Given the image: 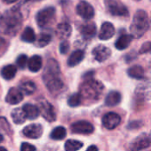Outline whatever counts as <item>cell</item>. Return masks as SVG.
<instances>
[{"mask_svg": "<svg viewBox=\"0 0 151 151\" xmlns=\"http://www.w3.org/2000/svg\"><path fill=\"white\" fill-rule=\"evenodd\" d=\"M135 1H140V0H135Z\"/></svg>", "mask_w": 151, "mask_h": 151, "instance_id": "b9f144b4", "label": "cell"}, {"mask_svg": "<svg viewBox=\"0 0 151 151\" xmlns=\"http://www.w3.org/2000/svg\"><path fill=\"white\" fill-rule=\"evenodd\" d=\"M42 79L44 84L51 94L57 95L63 90L64 82L60 78L59 65L55 59L50 58L47 61L42 74Z\"/></svg>", "mask_w": 151, "mask_h": 151, "instance_id": "6da1fadb", "label": "cell"}, {"mask_svg": "<svg viewBox=\"0 0 151 151\" xmlns=\"http://www.w3.org/2000/svg\"><path fill=\"white\" fill-rule=\"evenodd\" d=\"M121 121V118L119 114L115 112H109L106 113L103 117V125L105 128L109 130H112L116 128Z\"/></svg>", "mask_w": 151, "mask_h": 151, "instance_id": "8fae6325", "label": "cell"}, {"mask_svg": "<svg viewBox=\"0 0 151 151\" xmlns=\"http://www.w3.org/2000/svg\"><path fill=\"white\" fill-rule=\"evenodd\" d=\"M19 90L24 93L25 95H32L35 92L36 90V86L33 81H25L20 84Z\"/></svg>", "mask_w": 151, "mask_h": 151, "instance_id": "4316f807", "label": "cell"}, {"mask_svg": "<svg viewBox=\"0 0 151 151\" xmlns=\"http://www.w3.org/2000/svg\"><path fill=\"white\" fill-rule=\"evenodd\" d=\"M92 54L96 61L104 62L111 57V51L108 47H106L104 45H98L93 49Z\"/></svg>", "mask_w": 151, "mask_h": 151, "instance_id": "4fadbf2b", "label": "cell"}, {"mask_svg": "<svg viewBox=\"0 0 151 151\" xmlns=\"http://www.w3.org/2000/svg\"><path fill=\"white\" fill-rule=\"evenodd\" d=\"M17 65L20 68V69H24L26 67V65L27 64V57L26 55H20L17 60H16Z\"/></svg>", "mask_w": 151, "mask_h": 151, "instance_id": "d6a6232c", "label": "cell"}, {"mask_svg": "<svg viewBox=\"0 0 151 151\" xmlns=\"http://www.w3.org/2000/svg\"><path fill=\"white\" fill-rule=\"evenodd\" d=\"M87 151H98V149L95 146V145H91L88 148Z\"/></svg>", "mask_w": 151, "mask_h": 151, "instance_id": "74e56055", "label": "cell"}, {"mask_svg": "<svg viewBox=\"0 0 151 151\" xmlns=\"http://www.w3.org/2000/svg\"><path fill=\"white\" fill-rule=\"evenodd\" d=\"M127 73L131 78L137 79V80H142V79H144L145 77L144 69L140 65H134L130 67L127 70Z\"/></svg>", "mask_w": 151, "mask_h": 151, "instance_id": "cb8c5ba5", "label": "cell"}, {"mask_svg": "<svg viewBox=\"0 0 151 151\" xmlns=\"http://www.w3.org/2000/svg\"><path fill=\"white\" fill-rule=\"evenodd\" d=\"M0 151H7V150L4 147H0Z\"/></svg>", "mask_w": 151, "mask_h": 151, "instance_id": "ab89813d", "label": "cell"}, {"mask_svg": "<svg viewBox=\"0 0 151 151\" xmlns=\"http://www.w3.org/2000/svg\"><path fill=\"white\" fill-rule=\"evenodd\" d=\"M69 49H70V44L66 41L61 42L60 45H59V51H60L61 54H66L68 52Z\"/></svg>", "mask_w": 151, "mask_h": 151, "instance_id": "836d02e7", "label": "cell"}, {"mask_svg": "<svg viewBox=\"0 0 151 151\" xmlns=\"http://www.w3.org/2000/svg\"><path fill=\"white\" fill-rule=\"evenodd\" d=\"M23 16L17 6L6 11L0 19V32L6 35H15L21 25Z\"/></svg>", "mask_w": 151, "mask_h": 151, "instance_id": "7a4b0ae2", "label": "cell"}, {"mask_svg": "<svg viewBox=\"0 0 151 151\" xmlns=\"http://www.w3.org/2000/svg\"><path fill=\"white\" fill-rule=\"evenodd\" d=\"M133 38L134 37L132 36V35H122L117 40V42L115 43V47L119 50H125L130 45V43L133 41Z\"/></svg>", "mask_w": 151, "mask_h": 151, "instance_id": "ffe728a7", "label": "cell"}, {"mask_svg": "<svg viewBox=\"0 0 151 151\" xmlns=\"http://www.w3.org/2000/svg\"><path fill=\"white\" fill-rule=\"evenodd\" d=\"M150 146V137L148 134H142L129 145V151H140Z\"/></svg>", "mask_w": 151, "mask_h": 151, "instance_id": "ba28073f", "label": "cell"}, {"mask_svg": "<svg viewBox=\"0 0 151 151\" xmlns=\"http://www.w3.org/2000/svg\"><path fill=\"white\" fill-rule=\"evenodd\" d=\"M22 100H23V93L19 88H10L5 97L6 103L12 104V105L19 104Z\"/></svg>", "mask_w": 151, "mask_h": 151, "instance_id": "5bb4252c", "label": "cell"}, {"mask_svg": "<svg viewBox=\"0 0 151 151\" xmlns=\"http://www.w3.org/2000/svg\"><path fill=\"white\" fill-rule=\"evenodd\" d=\"M105 5L107 10L110 12L111 14L114 16H120V17H127L129 12L123 3L120 0H104Z\"/></svg>", "mask_w": 151, "mask_h": 151, "instance_id": "8992f818", "label": "cell"}, {"mask_svg": "<svg viewBox=\"0 0 151 151\" xmlns=\"http://www.w3.org/2000/svg\"><path fill=\"white\" fill-rule=\"evenodd\" d=\"M121 94L119 92L111 91L105 98V104L110 107L116 106L121 102Z\"/></svg>", "mask_w": 151, "mask_h": 151, "instance_id": "44dd1931", "label": "cell"}, {"mask_svg": "<svg viewBox=\"0 0 151 151\" xmlns=\"http://www.w3.org/2000/svg\"><path fill=\"white\" fill-rule=\"evenodd\" d=\"M51 41V35L49 33H42L37 40L36 46L38 47H45Z\"/></svg>", "mask_w": 151, "mask_h": 151, "instance_id": "f546056e", "label": "cell"}, {"mask_svg": "<svg viewBox=\"0 0 151 151\" xmlns=\"http://www.w3.org/2000/svg\"><path fill=\"white\" fill-rule=\"evenodd\" d=\"M83 146V143L75 141V140H68L65 143V151H77L81 150Z\"/></svg>", "mask_w": 151, "mask_h": 151, "instance_id": "f1b7e54d", "label": "cell"}, {"mask_svg": "<svg viewBox=\"0 0 151 151\" xmlns=\"http://www.w3.org/2000/svg\"><path fill=\"white\" fill-rule=\"evenodd\" d=\"M76 12L84 19H91L95 15V10L93 6L84 0L79 2L76 6Z\"/></svg>", "mask_w": 151, "mask_h": 151, "instance_id": "9c48e42d", "label": "cell"}, {"mask_svg": "<svg viewBox=\"0 0 151 151\" xmlns=\"http://www.w3.org/2000/svg\"><path fill=\"white\" fill-rule=\"evenodd\" d=\"M150 50V42H147L146 43H144L142 48H141V50H140V53H146V52H149Z\"/></svg>", "mask_w": 151, "mask_h": 151, "instance_id": "d590c367", "label": "cell"}, {"mask_svg": "<svg viewBox=\"0 0 151 151\" xmlns=\"http://www.w3.org/2000/svg\"><path fill=\"white\" fill-rule=\"evenodd\" d=\"M43 128L40 124H30L24 127L22 133L29 139H38L42 136Z\"/></svg>", "mask_w": 151, "mask_h": 151, "instance_id": "7c38bea8", "label": "cell"}, {"mask_svg": "<svg viewBox=\"0 0 151 151\" xmlns=\"http://www.w3.org/2000/svg\"><path fill=\"white\" fill-rule=\"evenodd\" d=\"M3 141H4V137H3L2 134H0V142H2Z\"/></svg>", "mask_w": 151, "mask_h": 151, "instance_id": "60d3db41", "label": "cell"}, {"mask_svg": "<svg viewBox=\"0 0 151 151\" xmlns=\"http://www.w3.org/2000/svg\"><path fill=\"white\" fill-rule=\"evenodd\" d=\"M50 138L55 141H61L66 136V130L63 127H58L52 130L50 134Z\"/></svg>", "mask_w": 151, "mask_h": 151, "instance_id": "484cf974", "label": "cell"}, {"mask_svg": "<svg viewBox=\"0 0 151 151\" xmlns=\"http://www.w3.org/2000/svg\"><path fill=\"white\" fill-rule=\"evenodd\" d=\"M5 45H6V41L3 37L0 36V50H4V47H5Z\"/></svg>", "mask_w": 151, "mask_h": 151, "instance_id": "8d00e7d4", "label": "cell"}, {"mask_svg": "<svg viewBox=\"0 0 151 151\" xmlns=\"http://www.w3.org/2000/svg\"><path fill=\"white\" fill-rule=\"evenodd\" d=\"M16 73H17V68L13 65H5L1 70V75H2V77L4 80H6V81H10V80L13 79L15 77V75H16Z\"/></svg>", "mask_w": 151, "mask_h": 151, "instance_id": "603a6c76", "label": "cell"}, {"mask_svg": "<svg viewBox=\"0 0 151 151\" xmlns=\"http://www.w3.org/2000/svg\"><path fill=\"white\" fill-rule=\"evenodd\" d=\"M20 39L26 42H34L35 41V34L34 29L30 27H27L24 29Z\"/></svg>", "mask_w": 151, "mask_h": 151, "instance_id": "83f0119b", "label": "cell"}, {"mask_svg": "<svg viewBox=\"0 0 151 151\" xmlns=\"http://www.w3.org/2000/svg\"><path fill=\"white\" fill-rule=\"evenodd\" d=\"M20 151H36V148L27 142H23L20 146Z\"/></svg>", "mask_w": 151, "mask_h": 151, "instance_id": "e575fe53", "label": "cell"}, {"mask_svg": "<svg viewBox=\"0 0 151 151\" xmlns=\"http://www.w3.org/2000/svg\"><path fill=\"white\" fill-rule=\"evenodd\" d=\"M42 65V59L40 56L35 55L33 56L28 61H27V66L28 69L33 72V73H36L38 72Z\"/></svg>", "mask_w": 151, "mask_h": 151, "instance_id": "7402d4cb", "label": "cell"}, {"mask_svg": "<svg viewBox=\"0 0 151 151\" xmlns=\"http://www.w3.org/2000/svg\"><path fill=\"white\" fill-rule=\"evenodd\" d=\"M68 105L70 107H77L81 104V96L80 93H75L68 98Z\"/></svg>", "mask_w": 151, "mask_h": 151, "instance_id": "4dcf8cb0", "label": "cell"}, {"mask_svg": "<svg viewBox=\"0 0 151 151\" xmlns=\"http://www.w3.org/2000/svg\"><path fill=\"white\" fill-rule=\"evenodd\" d=\"M114 35H115L114 26L110 22L103 23L101 29H100V33H99V38L101 40L105 41V40H109L111 37H113Z\"/></svg>", "mask_w": 151, "mask_h": 151, "instance_id": "9a60e30c", "label": "cell"}, {"mask_svg": "<svg viewBox=\"0 0 151 151\" xmlns=\"http://www.w3.org/2000/svg\"><path fill=\"white\" fill-rule=\"evenodd\" d=\"M0 130L4 132L7 134H9L11 133L12 128H11L8 121L4 118H0Z\"/></svg>", "mask_w": 151, "mask_h": 151, "instance_id": "1f68e13d", "label": "cell"}, {"mask_svg": "<svg viewBox=\"0 0 151 151\" xmlns=\"http://www.w3.org/2000/svg\"><path fill=\"white\" fill-rule=\"evenodd\" d=\"M72 34V27L68 23H60L56 28V35L59 39H67Z\"/></svg>", "mask_w": 151, "mask_h": 151, "instance_id": "e0dca14e", "label": "cell"}, {"mask_svg": "<svg viewBox=\"0 0 151 151\" xmlns=\"http://www.w3.org/2000/svg\"><path fill=\"white\" fill-rule=\"evenodd\" d=\"M21 109L27 119H30V120L35 119L39 116V111L36 105H34L31 104H26L23 105Z\"/></svg>", "mask_w": 151, "mask_h": 151, "instance_id": "ac0fdd59", "label": "cell"}, {"mask_svg": "<svg viewBox=\"0 0 151 151\" xmlns=\"http://www.w3.org/2000/svg\"><path fill=\"white\" fill-rule=\"evenodd\" d=\"M84 56H85V53L81 50H77L73 51L67 60V65L70 67L76 66L77 65H79L83 60Z\"/></svg>", "mask_w": 151, "mask_h": 151, "instance_id": "d6986e66", "label": "cell"}, {"mask_svg": "<svg viewBox=\"0 0 151 151\" xmlns=\"http://www.w3.org/2000/svg\"><path fill=\"white\" fill-rule=\"evenodd\" d=\"M56 19V9L53 6H49L39 11L35 16L36 23L40 27H47L53 24Z\"/></svg>", "mask_w": 151, "mask_h": 151, "instance_id": "5b68a950", "label": "cell"}, {"mask_svg": "<svg viewBox=\"0 0 151 151\" xmlns=\"http://www.w3.org/2000/svg\"><path fill=\"white\" fill-rule=\"evenodd\" d=\"M12 119L13 122L18 125L23 124L27 119L21 108H16L12 111Z\"/></svg>", "mask_w": 151, "mask_h": 151, "instance_id": "d4e9b609", "label": "cell"}, {"mask_svg": "<svg viewBox=\"0 0 151 151\" xmlns=\"http://www.w3.org/2000/svg\"><path fill=\"white\" fill-rule=\"evenodd\" d=\"M71 129H72L73 133L78 134H90L95 130L93 125L85 120L77 121V122L72 124Z\"/></svg>", "mask_w": 151, "mask_h": 151, "instance_id": "30bf717a", "label": "cell"}, {"mask_svg": "<svg viewBox=\"0 0 151 151\" xmlns=\"http://www.w3.org/2000/svg\"><path fill=\"white\" fill-rule=\"evenodd\" d=\"M37 108L39 111V114H41L47 121L54 122L56 120V112L54 107L47 100H39Z\"/></svg>", "mask_w": 151, "mask_h": 151, "instance_id": "52a82bcc", "label": "cell"}, {"mask_svg": "<svg viewBox=\"0 0 151 151\" xmlns=\"http://www.w3.org/2000/svg\"><path fill=\"white\" fill-rule=\"evenodd\" d=\"M80 30L85 39H91L96 34V26L93 22H87L81 27Z\"/></svg>", "mask_w": 151, "mask_h": 151, "instance_id": "2e32d148", "label": "cell"}, {"mask_svg": "<svg viewBox=\"0 0 151 151\" xmlns=\"http://www.w3.org/2000/svg\"><path fill=\"white\" fill-rule=\"evenodd\" d=\"M18 0H3V2L4 4H13L15 2H17Z\"/></svg>", "mask_w": 151, "mask_h": 151, "instance_id": "f35d334b", "label": "cell"}, {"mask_svg": "<svg viewBox=\"0 0 151 151\" xmlns=\"http://www.w3.org/2000/svg\"><path fill=\"white\" fill-rule=\"evenodd\" d=\"M104 85L98 81L94 80L92 77L86 79V81L81 84L80 89V95L81 99L86 101L95 102L100 99L104 92Z\"/></svg>", "mask_w": 151, "mask_h": 151, "instance_id": "3957f363", "label": "cell"}, {"mask_svg": "<svg viewBox=\"0 0 151 151\" xmlns=\"http://www.w3.org/2000/svg\"><path fill=\"white\" fill-rule=\"evenodd\" d=\"M150 28V20L148 13L143 10H139L135 12L133 22L130 26L132 36L141 38Z\"/></svg>", "mask_w": 151, "mask_h": 151, "instance_id": "277c9868", "label": "cell"}]
</instances>
